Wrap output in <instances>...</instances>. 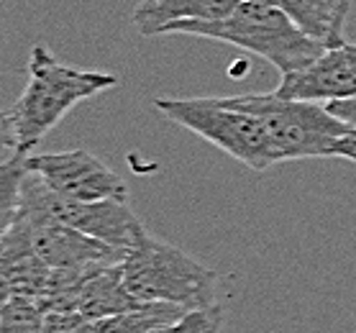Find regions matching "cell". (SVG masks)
I'll return each mask as SVG.
<instances>
[{
	"instance_id": "e0dca14e",
	"label": "cell",
	"mask_w": 356,
	"mask_h": 333,
	"mask_svg": "<svg viewBox=\"0 0 356 333\" xmlns=\"http://www.w3.org/2000/svg\"><path fill=\"white\" fill-rule=\"evenodd\" d=\"M223 325V310L220 305H208V308L187 310L185 316L177 318L175 323H167L152 333H218Z\"/></svg>"
},
{
	"instance_id": "2e32d148",
	"label": "cell",
	"mask_w": 356,
	"mask_h": 333,
	"mask_svg": "<svg viewBox=\"0 0 356 333\" xmlns=\"http://www.w3.org/2000/svg\"><path fill=\"white\" fill-rule=\"evenodd\" d=\"M47 308L36 298L13 295L0 318V333H44Z\"/></svg>"
},
{
	"instance_id": "30bf717a",
	"label": "cell",
	"mask_w": 356,
	"mask_h": 333,
	"mask_svg": "<svg viewBox=\"0 0 356 333\" xmlns=\"http://www.w3.org/2000/svg\"><path fill=\"white\" fill-rule=\"evenodd\" d=\"M0 272L8 279L13 295L41 300V295L47 290L51 267L36 252L31 223L24 213L16 220V226L8 231V236L0 241Z\"/></svg>"
},
{
	"instance_id": "4fadbf2b",
	"label": "cell",
	"mask_w": 356,
	"mask_h": 333,
	"mask_svg": "<svg viewBox=\"0 0 356 333\" xmlns=\"http://www.w3.org/2000/svg\"><path fill=\"white\" fill-rule=\"evenodd\" d=\"M141 302L126 290L123 282V264L100 267L90 277L80 295V313L90 320H106V318L121 316L129 310L138 308Z\"/></svg>"
},
{
	"instance_id": "8fae6325",
	"label": "cell",
	"mask_w": 356,
	"mask_h": 333,
	"mask_svg": "<svg viewBox=\"0 0 356 333\" xmlns=\"http://www.w3.org/2000/svg\"><path fill=\"white\" fill-rule=\"evenodd\" d=\"M243 0H141L134 10V26L141 36H162L179 21H220L231 16Z\"/></svg>"
},
{
	"instance_id": "5bb4252c",
	"label": "cell",
	"mask_w": 356,
	"mask_h": 333,
	"mask_svg": "<svg viewBox=\"0 0 356 333\" xmlns=\"http://www.w3.org/2000/svg\"><path fill=\"white\" fill-rule=\"evenodd\" d=\"M185 313V308L172 305V302H141L129 313L97 320L95 333H152L167 323H175Z\"/></svg>"
},
{
	"instance_id": "7402d4cb",
	"label": "cell",
	"mask_w": 356,
	"mask_h": 333,
	"mask_svg": "<svg viewBox=\"0 0 356 333\" xmlns=\"http://www.w3.org/2000/svg\"><path fill=\"white\" fill-rule=\"evenodd\" d=\"M10 298H13V290H10L8 279L3 277V272H0V318H3V310H6Z\"/></svg>"
},
{
	"instance_id": "7c38bea8",
	"label": "cell",
	"mask_w": 356,
	"mask_h": 333,
	"mask_svg": "<svg viewBox=\"0 0 356 333\" xmlns=\"http://www.w3.org/2000/svg\"><path fill=\"white\" fill-rule=\"evenodd\" d=\"M257 3L280 8L308 36L323 41L325 47H339L346 41L343 26H346L351 0H257Z\"/></svg>"
},
{
	"instance_id": "5b68a950",
	"label": "cell",
	"mask_w": 356,
	"mask_h": 333,
	"mask_svg": "<svg viewBox=\"0 0 356 333\" xmlns=\"http://www.w3.org/2000/svg\"><path fill=\"white\" fill-rule=\"evenodd\" d=\"M154 108L164 118L211 141L249 170L264 172L272 164H280L264 126L226 98H156Z\"/></svg>"
},
{
	"instance_id": "44dd1931",
	"label": "cell",
	"mask_w": 356,
	"mask_h": 333,
	"mask_svg": "<svg viewBox=\"0 0 356 333\" xmlns=\"http://www.w3.org/2000/svg\"><path fill=\"white\" fill-rule=\"evenodd\" d=\"M10 149L16 154V133H13V123H10L8 111H0V152Z\"/></svg>"
},
{
	"instance_id": "52a82bcc",
	"label": "cell",
	"mask_w": 356,
	"mask_h": 333,
	"mask_svg": "<svg viewBox=\"0 0 356 333\" xmlns=\"http://www.w3.org/2000/svg\"><path fill=\"white\" fill-rule=\"evenodd\" d=\"M26 167L41 177L59 195L97 203V200H129V187L103 159L88 149L29 154Z\"/></svg>"
},
{
	"instance_id": "ffe728a7",
	"label": "cell",
	"mask_w": 356,
	"mask_h": 333,
	"mask_svg": "<svg viewBox=\"0 0 356 333\" xmlns=\"http://www.w3.org/2000/svg\"><path fill=\"white\" fill-rule=\"evenodd\" d=\"M331 156H341L348 162H356V129H348L341 138H336Z\"/></svg>"
},
{
	"instance_id": "d6986e66",
	"label": "cell",
	"mask_w": 356,
	"mask_h": 333,
	"mask_svg": "<svg viewBox=\"0 0 356 333\" xmlns=\"http://www.w3.org/2000/svg\"><path fill=\"white\" fill-rule=\"evenodd\" d=\"M328 113L336 115L339 121H343L348 129H356V95L343 100H333V103H325Z\"/></svg>"
},
{
	"instance_id": "7a4b0ae2",
	"label": "cell",
	"mask_w": 356,
	"mask_h": 333,
	"mask_svg": "<svg viewBox=\"0 0 356 333\" xmlns=\"http://www.w3.org/2000/svg\"><path fill=\"white\" fill-rule=\"evenodd\" d=\"M200 36L223 41L257 57L267 59L282 74L298 72L313 65L328 47L302 31L290 16L267 3L243 0L231 16L220 21H179L164 29L162 36Z\"/></svg>"
},
{
	"instance_id": "6da1fadb",
	"label": "cell",
	"mask_w": 356,
	"mask_h": 333,
	"mask_svg": "<svg viewBox=\"0 0 356 333\" xmlns=\"http://www.w3.org/2000/svg\"><path fill=\"white\" fill-rule=\"evenodd\" d=\"M29 80L21 98L10 108V123L16 133V154L29 156L49 131L82 100L95 98L115 88L118 77L97 70H77L59 62L44 44H33L29 57Z\"/></svg>"
},
{
	"instance_id": "ba28073f",
	"label": "cell",
	"mask_w": 356,
	"mask_h": 333,
	"mask_svg": "<svg viewBox=\"0 0 356 333\" xmlns=\"http://www.w3.org/2000/svg\"><path fill=\"white\" fill-rule=\"evenodd\" d=\"M31 223L33 244L41 259L51 269H70V267H111L123 264L129 254L97 241L92 236L82 234L77 228L67 226L62 220L44 216V213H26L21 211Z\"/></svg>"
},
{
	"instance_id": "ac0fdd59",
	"label": "cell",
	"mask_w": 356,
	"mask_h": 333,
	"mask_svg": "<svg viewBox=\"0 0 356 333\" xmlns=\"http://www.w3.org/2000/svg\"><path fill=\"white\" fill-rule=\"evenodd\" d=\"M44 333H95V320L80 310H47Z\"/></svg>"
},
{
	"instance_id": "277c9868",
	"label": "cell",
	"mask_w": 356,
	"mask_h": 333,
	"mask_svg": "<svg viewBox=\"0 0 356 333\" xmlns=\"http://www.w3.org/2000/svg\"><path fill=\"white\" fill-rule=\"evenodd\" d=\"M226 100L264 126L280 162L331 159L336 138L348 131L346 123L313 100H292L277 92H246Z\"/></svg>"
},
{
	"instance_id": "9c48e42d",
	"label": "cell",
	"mask_w": 356,
	"mask_h": 333,
	"mask_svg": "<svg viewBox=\"0 0 356 333\" xmlns=\"http://www.w3.org/2000/svg\"><path fill=\"white\" fill-rule=\"evenodd\" d=\"M275 92L282 98L313 103H333L356 95V44L343 41L339 47H328L305 70L282 74Z\"/></svg>"
},
{
	"instance_id": "3957f363",
	"label": "cell",
	"mask_w": 356,
	"mask_h": 333,
	"mask_svg": "<svg viewBox=\"0 0 356 333\" xmlns=\"http://www.w3.org/2000/svg\"><path fill=\"white\" fill-rule=\"evenodd\" d=\"M123 282L138 302H172L185 310L216 305L218 275L177 246L146 231L123 261Z\"/></svg>"
},
{
	"instance_id": "8992f818",
	"label": "cell",
	"mask_w": 356,
	"mask_h": 333,
	"mask_svg": "<svg viewBox=\"0 0 356 333\" xmlns=\"http://www.w3.org/2000/svg\"><path fill=\"white\" fill-rule=\"evenodd\" d=\"M21 211L51 216V218L62 220L67 226L77 228L82 234L92 236L108 246H115L126 254L146 234L144 223L138 220L129 200H97V203L74 200V197L59 195L57 190H51L33 172H29L24 179Z\"/></svg>"
},
{
	"instance_id": "9a60e30c",
	"label": "cell",
	"mask_w": 356,
	"mask_h": 333,
	"mask_svg": "<svg viewBox=\"0 0 356 333\" xmlns=\"http://www.w3.org/2000/svg\"><path fill=\"white\" fill-rule=\"evenodd\" d=\"M26 174H29L26 156L13 154L10 159L0 162V241L21 218V193Z\"/></svg>"
}]
</instances>
